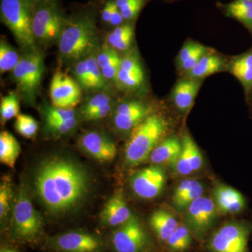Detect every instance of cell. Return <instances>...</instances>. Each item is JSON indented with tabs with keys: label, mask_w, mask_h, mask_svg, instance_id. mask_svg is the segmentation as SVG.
Wrapping results in <instances>:
<instances>
[{
	"label": "cell",
	"mask_w": 252,
	"mask_h": 252,
	"mask_svg": "<svg viewBox=\"0 0 252 252\" xmlns=\"http://www.w3.org/2000/svg\"><path fill=\"white\" fill-rule=\"evenodd\" d=\"M36 193L49 211H67L80 203L89 188L85 170L77 162L62 157L40 164L34 177Z\"/></svg>",
	"instance_id": "6da1fadb"
},
{
	"label": "cell",
	"mask_w": 252,
	"mask_h": 252,
	"mask_svg": "<svg viewBox=\"0 0 252 252\" xmlns=\"http://www.w3.org/2000/svg\"><path fill=\"white\" fill-rule=\"evenodd\" d=\"M95 11L81 10L67 16L59 39L60 55L65 61H80L97 46Z\"/></svg>",
	"instance_id": "7a4b0ae2"
},
{
	"label": "cell",
	"mask_w": 252,
	"mask_h": 252,
	"mask_svg": "<svg viewBox=\"0 0 252 252\" xmlns=\"http://www.w3.org/2000/svg\"><path fill=\"white\" fill-rule=\"evenodd\" d=\"M167 129V122L160 114H150L131 132L126 144L125 160L130 166L145 161L154 148L161 142Z\"/></svg>",
	"instance_id": "3957f363"
},
{
	"label": "cell",
	"mask_w": 252,
	"mask_h": 252,
	"mask_svg": "<svg viewBox=\"0 0 252 252\" xmlns=\"http://www.w3.org/2000/svg\"><path fill=\"white\" fill-rule=\"evenodd\" d=\"M33 0H0L1 20L18 44L29 50L34 49L35 39L32 32Z\"/></svg>",
	"instance_id": "277c9868"
},
{
	"label": "cell",
	"mask_w": 252,
	"mask_h": 252,
	"mask_svg": "<svg viewBox=\"0 0 252 252\" xmlns=\"http://www.w3.org/2000/svg\"><path fill=\"white\" fill-rule=\"evenodd\" d=\"M66 19L59 1H36L32 23L35 41L45 46L59 41Z\"/></svg>",
	"instance_id": "5b68a950"
},
{
	"label": "cell",
	"mask_w": 252,
	"mask_h": 252,
	"mask_svg": "<svg viewBox=\"0 0 252 252\" xmlns=\"http://www.w3.org/2000/svg\"><path fill=\"white\" fill-rule=\"evenodd\" d=\"M44 72V57L36 49L29 50L13 69V79L28 102H32L35 99Z\"/></svg>",
	"instance_id": "8992f818"
},
{
	"label": "cell",
	"mask_w": 252,
	"mask_h": 252,
	"mask_svg": "<svg viewBox=\"0 0 252 252\" xmlns=\"http://www.w3.org/2000/svg\"><path fill=\"white\" fill-rule=\"evenodd\" d=\"M252 223L231 221L220 226L209 241L212 252H248V241Z\"/></svg>",
	"instance_id": "52a82bcc"
},
{
	"label": "cell",
	"mask_w": 252,
	"mask_h": 252,
	"mask_svg": "<svg viewBox=\"0 0 252 252\" xmlns=\"http://www.w3.org/2000/svg\"><path fill=\"white\" fill-rule=\"evenodd\" d=\"M15 233L23 240H32L40 233L42 220L27 193L23 189L18 192L13 211Z\"/></svg>",
	"instance_id": "ba28073f"
},
{
	"label": "cell",
	"mask_w": 252,
	"mask_h": 252,
	"mask_svg": "<svg viewBox=\"0 0 252 252\" xmlns=\"http://www.w3.org/2000/svg\"><path fill=\"white\" fill-rule=\"evenodd\" d=\"M185 212L187 226L198 239L213 226L219 212L213 199L203 195L194 200Z\"/></svg>",
	"instance_id": "9c48e42d"
},
{
	"label": "cell",
	"mask_w": 252,
	"mask_h": 252,
	"mask_svg": "<svg viewBox=\"0 0 252 252\" xmlns=\"http://www.w3.org/2000/svg\"><path fill=\"white\" fill-rule=\"evenodd\" d=\"M80 86L61 71L55 73L50 86V97L54 107L73 109L80 102Z\"/></svg>",
	"instance_id": "30bf717a"
},
{
	"label": "cell",
	"mask_w": 252,
	"mask_h": 252,
	"mask_svg": "<svg viewBox=\"0 0 252 252\" xmlns=\"http://www.w3.org/2000/svg\"><path fill=\"white\" fill-rule=\"evenodd\" d=\"M147 241L145 230L140 220L134 215L119 226L112 238L113 245L117 252H141Z\"/></svg>",
	"instance_id": "8fae6325"
},
{
	"label": "cell",
	"mask_w": 252,
	"mask_h": 252,
	"mask_svg": "<svg viewBox=\"0 0 252 252\" xmlns=\"http://www.w3.org/2000/svg\"><path fill=\"white\" fill-rule=\"evenodd\" d=\"M165 173L161 167L153 165L136 172L130 180L134 193L143 199L157 198L165 187Z\"/></svg>",
	"instance_id": "7c38bea8"
},
{
	"label": "cell",
	"mask_w": 252,
	"mask_h": 252,
	"mask_svg": "<svg viewBox=\"0 0 252 252\" xmlns=\"http://www.w3.org/2000/svg\"><path fill=\"white\" fill-rule=\"evenodd\" d=\"M150 109L140 101L132 100L119 104L114 112L113 122L118 130H132L148 116Z\"/></svg>",
	"instance_id": "4fadbf2b"
},
{
	"label": "cell",
	"mask_w": 252,
	"mask_h": 252,
	"mask_svg": "<svg viewBox=\"0 0 252 252\" xmlns=\"http://www.w3.org/2000/svg\"><path fill=\"white\" fill-rule=\"evenodd\" d=\"M79 143L84 152L101 161H111L117 156L116 144L107 136L95 131L86 132Z\"/></svg>",
	"instance_id": "5bb4252c"
},
{
	"label": "cell",
	"mask_w": 252,
	"mask_h": 252,
	"mask_svg": "<svg viewBox=\"0 0 252 252\" xmlns=\"http://www.w3.org/2000/svg\"><path fill=\"white\" fill-rule=\"evenodd\" d=\"M213 200L219 212L224 215H238L243 212L247 206L243 194L226 185H219L215 187Z\"/></svg>",
	"instance_id": "9a60e30c"
},
{
	"label": "cell",
	"mask_w": 252,
	"mask_h": 252,
	"mask_svg": "<svg viewBox=\"0 0 252 252\" xmlns=\"http://www.w3.org/2000/svg\"><path fill=\"white\" fill-rule=\"evenodd\" d=\"M182 150L174 168L179 175L187 176L203 166V159L198 146L188 132L182 136Z\"/></svg>",
	"instance_id": "2e32d148"
},
{
	"label": "cell",
	"mask_w": 252,
	"mask_h": 252,
	"mask_svg": "<svg viewBox=\"0 0 252 252\" xmlns=\"http://www.w3.org/2000/svg\"><path fill=\"white\" fill-rule=\"evenodd\" d=\"M201 79L184 78L175 84L172 93L174 105L179 112L186 114L190 110L202 86Z\"/></svg>",
	"instance_id": "e0dca14e"
},
{
	"label": "cell",
	"mask_w": 252,
	"mask_h": 252,
	"mask_svg": "<svg viewBox=\"0 0 252 252\" xmlns=\"http://www.w3.org/2000/svg\"><path fill=\"white\" fill-rule=\"evenodd\" d=\"M56 247L65 252H93L99 248V242L93 235L79 232H69L59 237Z\"/></svg>",
	"instance_id": "ac0fdd59"
},
{
	"label": "cell",
	"mask_w": 252,
	"mask_h": 252,
	"mask_svg": "<svg viewBox=\"0 0 252 252\" xmlns=\"http://www.w3.org/2000/svg\"><path fill=\"white\" fill-rule=\"evenodd\" d=\"M132 212L121 193L115 194L104 205L101 212V219L110 226L122 225L132 218Z\"/></svg>",
	"instance_id": "d6986e66"
},
{
	"label": "cell",
	"mask_w": 252,
	"mask_h": 252,
	"mask_svg": "<svg viewBox=\"0 0 252 252\" xmlns=\"http://www.w3.org/2000/svg\"><path fill=\"white\" fill-rule=\"evenodd\" d=\"M227 71L241 84L247 97L252 89V47L232 58L228 62Z\"/></svg>",
	"instance_id": "ffe728a7"
},
{
	"label": "cell",
	"mask_w": 252,
	"mask_h": 252,
	"mask_svg": "<svg viewBox=\"0 0 252 252\" xmlns=\"http://www.w3.org/2000/svg\"><path fill=\"white\" fill-rule=\"evenodd\" d=\"M182 150V140L177 136H171L158 144L149 158L155 165H168L174 168Z\"/></svg>",
	"instance_id": "44dd1931"
},
{
	"label": "cell",
	"mask_w": 252,
	"mask_h": 252,
	"mask_svg": "<svg viewBox=\"0 0 252 252\" xmlns=\"http://www.w3.org/2000/svg\"><path fill=\"white\" fill-rule=\"evenodd\" d=\"M228 62L220 55L213 51L207 53L189 72L185 74V78L193 79H201L227 70Z\"/></svg>",
	"instance_id": "7402d4cb"
},
{
	"label": "cell",
	"mask_w": 252,
	"mask_h": 252,
	"mask_svg": "<svg viewBox=\"0 0 252 252\" xmlns=\"http://www.w3.org/2000/svg\"><path fill=\"white\" fill-rule=\"evenodd\" d=\"M204 193V186L198 180H185L182 181L175 189L172 195V204L178 211H185L194 200L202 196Z\"/></svg>",
	"instance_id": "603a6c76"
},
{
	"label": "cell",
	"mask_w": 252,
	"mask_h": 252,
	"mask_svg": "<svg viewBox=\"0 0 252 252\" xmlns=\"http://www.w3.org/2000/svg\"><path fill=\"white\" fill-rule=\"evenodd\" d=\"M216 5L225 16L241 23L252 36V0H233Z\"/></svg>",
	"instance_id": "cb8c5ba5"
},
{
	"label": "cell",
	"mask_w": 252,
	"mask_h": 252,
	"mask_svg": "<svg viewBox=\"0 0 252 252\" xmlns=\"http://www.w3.org/2000/svg\"><path fill=\"white\" fill-rule=\"evenodd\" d=\"M212 50L200 43L188 40L184 44L177 58L179 71L184 74L189 72L199 62L203 56Z\"/></svg>",
	"instance_id": "d4e9b609"
},
{
	"label": "cell",
	"mask_w": 252,
	"mask_h": 252,
	"mask_svg": "<svg viewBox=\"0 0 252 252\" xmlns=\"http://www.w3.org/2000/svg\"><path fill=\"white\" fill-rule=\"evenodd\" d=\"M149 224L159 240L166 243L180 223L171 212L165 210H158L151 215Z\"/></svg>",
	"instance_id": "484cf974"
},
{
	"label": "cell",
	"mask_w": 252,
	"mask_h": 252,
	"mask_svg": "<svg viewBox=\"0 0 252 252\" xmlns=\"http://www.w3.org/2000/svg\"><path fill=\"white\" fill-rule=\"evenodd\" d=\"M134 34L133 23H125L114 28L107 34V44L117 51H127L132 44Z\"/></svg>",
	"instance_id": "4316f807"
},
{
	"label": "cell",
	"mask_w": 252,
	"mask_h": 252,
	"mask_svg": "<svg viewBox=\"0 0 252 252\" xmlns=\"http://www.w3.org/2000/svg\"><path fill=\"white\" fill-rule=\"evenodd\" d=\"M21 153V146L12 134L7 131L0 133V161L6 166L13 168L18 156Z\"/></svg>",
	"instance_id": "83f0119b"
},
{
	"label": "cell",
	"mask_w": 252,
	"mask_h": 252,
	"mask_svg": "<svg viewBox=\"0 0 252 252\" xmlns=\"http://www.w3.org/2000/svg\"><path fill=\"white\" fill-rule=\"evenodd\" d=\"M192 233L189 227L180 224L166 242L169 250L172 252H182L188 250L192 243Z\"/></svg>",
	"instance_id": "f1b7e54d"
},
{
	"label": "cell",
	"mask_w": 252,
	"mask_h": 252,
	"mask_svg": "<svg viewBox=\"0 0 252 252\" xmlns=\"http://www.w3.org/2000/svg\"><path fill=\"white\" fill-rule=\"evenodd\" d=\"M149 0H114L126 23H134Z\"/></svg>",
	"instance_id": "f546056e"
},
{
	"label": "cell",
	"mask_w": 252,
	"mask_h": 252,
	"mask_svg": "<svg viewBox=\"0 0 252 252\" xmlns=\"http://www.w3.org/2000/svg\"><path fill=\"white\" fill-rule=\"evenodd\" d=\"M144 80L143 69L137 70L127 71L119 68L116 77L118 85L124 89L134 90L142 85Z\"/></svg>",
	"instance_id": "4dcf8cb0"
},
{
	"label": "cell",
	"mask_w": 252,
	"mask_h": 252,
	"mask_svg": "<svg viewBox=\"0 0 252 252\" xmlns=\"http://www.w3.org/2000/svg\"><path fill=\"white\" fill-rule=\"evenodd\" d=\"M21 57L17 51L4 39L0 42V72L1 74L12 71L17 65Z\"/></svg>",
	"instance_id": "1f68e13d"
},
{
	"label": "cell",
	"mask_w": 252,
	"mask_h": 252,
	"mask_svg": "<svg viewBox=\"0 0 252 252\" xmlns=\"http://www.w3.org/2000/svg\"><path fill=\"white\" fill-rule=\"evenodd\" d=\"M20 106L17 94L14 92L9 93L1 99L0 115L1 123L6 122L19 115Z\"/></svg>",
	"instance_id": "d6a6232c"
},
{
	"label": "cell",
	"mask_w": 252,
	"mask_h": 252,
	"mask_svg": "<svg viewBox=\"0 0 252 252\" xmlns=\"http://www.w3.org/2000/svg\"><path fill=\"white\" fill-rule=\"evenodd\" d=\"M85 61L90 74L91 89H105L107 88V80L104 79L96 57L89 56L86 58Z\"/></svg>",
	"instance_id": "836d02e7"
},
{
	"label": "cell",
	"mask_w": 252,
	"mask_h": 252,
	"mask_svg": "<svg viewBox=\"0 0 252 252\" xmlns=\"http://www.w3.org/2000/svg\"><path fill=\"white\" fill-rule=\"evenodd\" d=\"M15 128L18 133L27 138H32L37 132V122L31 116L26 114H19L16 117Z\"/></svg>",
	"instance_id": "e575fe53"
},
{
	"label": "cell",
	"mask_w": 252,
	"mask_h": 252,
	"mask_svg": "<svg viewBox=\"0 0 252 252\" xmlns=\"http://www.w3.org/2000/svg\"><path fill=\"white\" fill-rule=\"evenodd\" d=\"M96 59L101 69L114 63H120L122 61L118 51L108 45L102 46L98 55L96 56Z\"/></svg>",
	"instance_id": "d590c367"
},
{
	"label": "cell",
	"mask_w": 252,
	"mask_h": 252,
	"mask_svg": "<svg viewBox=\"0 0 252 252\" xmlns=\"http://www.w3.org/2000/svg\"><path fill=\"white\" fill-rule=\"evenodd\" d=\"M111 102H112V99L108 94H104V93L95 94L94 97H91L83 107V115H84V117H85L91 112L104 107V106L108 105L111 104Z\"/></svg>",
	"instance_id": "8d00e7d4"
},
{
	"label": "cell",
	"mask_w": 252,
	"mask_h": 252,
	"mask_svg": "<svg viewBox=\"0 0 252 252\" xmlns=\"http://www.w3.org/2000/svg\"><path fill=\"white\" fill-rule=\"evenodd\" d=\"M46 122L63 121L75 118V111L73 109L60 108V107H46L45 111Z\"/></svg>",
	"instance_id": "74e56055"
},
{
	"label": "cell",
	"mask_w": 252,
	"mask_h": 252,
	"mask_svg": "<svg viewBox=\"0 0 252 252\" xmlns=\"http://www.w3.org/2000/svg\"><path fill=\"white\" fill-rule=\"evenodd\" d=\"M74 74L79 85L84 89H91L90 74L85 59L80 60L74 67Z\"/></svg>",
	"instance_id": "f35d334b"
},
{
	"label": "cell",
	"mask_w": 252,
	"mask_h": 252,
	"mask_svg": "<svg viewBox=\"0 0 252 252\" xmlns=\"http://www.w3.org/2000/svg\"><path fill=\"white\" fill-rule=\"evenodd\" d=\"M49 128L59 134H65L70 132L75 127L77 124V120L75 118L63 121H51L46 122Z\"/></svg>",
	"instance_id": "ab89813d"
},
{
	"label": "cell",
	"mask_w": 252,
	"mask_h": 252,
	"mask_svg": "<svg viewBox=\"0 0 252 252\" xmlns=\"http://www.w3.org/2000/svg\"><path fill=\"white\" fill-rule=\"evenodd\" d=\"M11 198V189L10 185L9 184H2L0 187V217L1 220L7 215Z\"/></svg>",
	"instance_id": "60d3db41"
},
{
	"label": "cell",
	"mask_w": 252,
	"mask_h": 252,
	"mask_svg": "<svg viewBox=\"0 0 252 252\" xmlns=\"http://www.w3.org/2000/svg\"><path fill=\"white\" fill-rule=\"evenodd\" d=\"M119 11L114 0H108L104 4V7L101 11V19L102 22L109 24L114 15Z\"/></svg>",
	"instance_id": "b9f144b4"
},
{
	"label": "cell",
	"mask_w": 252,
	"mask_h": 252,
	"mask_svg": "<svg viewBox=\"0 0 252 252\" xmlns=\"http://www.w3.org/2000/svg\"><path fill=\"white\" fill-rule=\"evenodd\" d=\"M112 103L108 104V105L104 106V107H101L94 112H91L89 115L84 117L87 120L94 121L99 120V119H103V118L107 117L109 112L112 110Z\"/></svg>",
	"instance_id": "7bdbcfd3"
},
{
	"label": "cell",
	"mask_w": 252,
	"mask_h": 252,
	"mask_svg": "<svg viewBox=\"0 0 252 252\" xmlns=\"http://www.w3.org/2000/svg\"><path fill=\"white\" fill-rule=\"evenodd\" d=\"M120 63H114L101 69L102 74L106 80H115L116 77L120 68Z\"/></svg>",
	"instance_id": "ee69618b"
},
{
	"label": "cell",
	"mask_w": 252,
	"mask_h": 252,
	"mask_svg": "<svg viewBox=\"0 0 252 252\" xmlns=\"http://www.w3.org/2000/svg\"><path fill=\"white\" fill-rule=\"evenodd\" d=\"M245 98H246L247 103L248 104L249 107L252 110V89L250 91V94H248V95L245 97Z\"/></svg>",
	"instance_id": "f6af8a7d"
},
{
	"label": "cell",
	"mask_w": 252,
	"mask_h": 252,
	"mask_svg": "<svg viewBox=\"0 0 252 252\" xmlns=\"http://www.w3.org/2000/svg\"><path fill=\"white\" fill-rule=\"evenodd\" d=\"M34 2H36V1H59V0H33Z\"/></svg>",
	"instance_id": "bcb514c9"
},
{
	"label": "cell",
	"mask_w": 252,
	"mask_h": 252,
	"mask_svg": "<svg viewBox=\"0 0 252 252\" xmlns=\"http://www.w3.org/2000/svg\"><path fill=\"white\" fill-rule=\"evenodd\" d=\"M1 252H17L14 251V250H4V251H2Z\"/></svg>",
	"instance_id": "7dc6e473"
},
{
	"label": "cell",
	"mask_w": 252,
	"mask_h": 252,
	"mask_svg": "<svg viewBox=\"0 0 252 252\" xmlns=\"http://www.w3.org/2000/svg\"><path fill=\"white\" fill-rule=\"evenodd\" d=\"M165 1H175V0H165Z\"/></svg>",
	"instance_id": "c3c4849f"
}]
</instances>
